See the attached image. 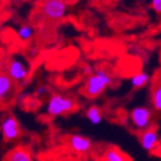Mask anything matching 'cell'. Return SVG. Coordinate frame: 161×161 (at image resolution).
Wrapping results in <instances>:
<instances>
[{"mask_svg":"<svg viewBox=\"0 0 161 161\" xmlns=\"http://www.w3.org/2000/svg\"><path fill=\"white\" fill-rule=\"evenodd\" d=\"M86 117L92 125H98V124H100L103 121L102 109H100L98 106H96V105L90 106V107L86 110Z\"/></svg>","mask_w":161,"mask_h":161,"instance_id":"cell-12","label":"cell"},{"mask_svg":"<svg viewBox=\"0 0 161 161\" xmlns=\"http://www.w3.org/2000/svg\"><path fill=\"white\" fill-rule=\"evenodd\" d=\"M34 1H41V0H34Z\"/></svg>","mask_w":161,"mask_h":161,"instance_id":"cell-19","label":"cell"},{"mask_svg":"<svg viewBox=\"0 0 161 161\" xmlns=\"http://www.w3.org/2000/svg\"><path fill=\"white\" fill-rule=\"evenodd\" d=\"M69 147L77 153H87L92 150V140L81 134H72L69 137Z\"/></svg>","mask_w":161,"mask_h":161,"instance_id":"cell-8","label":"cell"},{"mask_svg":"<svg viewBox=\"0 0 161 161\" xmlns=\"http://www.w3.org/2000/svg\"><path fill=\"white\" fill-rule=\"evenodd\" d=\"M5 161H34L32 152L25 145H15L7 151Z\"/></svg>","mask_w":161,"mask_h":161,"instance_id":"cell-9","label":"cell"},{"mask_svg":"<svg viewBox=\"0 0 161 161\" xmlns=\"http://www.w3.org/2000/svg\"><path fill=\"white\" fill-rule=\"evenodd\" d=\"M151 102L154 110L161 113V82L156 83L153 86V90L151 92Z\"/></svg>","mask_w":161,"mask_h":161,"instance_id":"cell-14","label":"cell"},{"mask_svg":"<svg viewBox=\"0 0 161 161\" xmlns=\"http://www.w3.org/2000/svg\"><path fill=\"white\" fill-rule=\"evenodd\" d=\"M112 82H113L112 75L106 69L99 68L88 75L86 82L83 85L82 92L88 98H96L99 97L106 90V88L112 85Z\"/></svg>","mask_w":161,"mask_h":161,"instance_id":"cell-1","label":"cell"},{"mask_svg":"<svg viewBox=\"0 0 161 161\" xmlns=\"http://www.w3.org/2000/svg\"><path fill=\"white\" fill-rule=\"evenodd\" d=\"M34 36V28L31 25L24 24L17 30V37L23 42H27L33 38Z\"/></svg>","mask_w":161,"mask_h":161,"instance_id":"cell-15","label":"cell"},{"mask_svg":"<svg viewBox=\"0 0 161 161\" xmlns=\"http://www.w3.org/2000/svg\"><path fill=\"white\" fill-rule=\"evenodd\" d=\"M102 161H132L124 152L116 147H107L102 154Z\"/></svg>","mask_w":161,"mask_h":161,"instance_id":"cell-11","label":"cell"},{"mask_svg":"<svg viewBox=\"0 0 161 161\" xmlns=\"http://www.w3.org/2000/svg\"><path fill=\"white\" fill-rule=\"evenodd\" d=\"M6 73L13 79V81H15V83H17V86L24 85L30 75V68L22 59L14 58L7 63Z\"/></svg>","mask_w":161,"mask_h":161,"instance_id":"cell-4","label":"cell"},{"mask_svg":"<svg viewBox=\"0 0 161 161\" xmlns=\"http://www.w3.org/2000/svg\"><path fill=\"white\" fill-rule=\"evenodd\" d=\"M17 95V83L7 73L0 72V108L11 104Z\"/></svg>","mask_w":161,"mask_h":161,"instance_id":"cell-3","label":"cell"},{"mask_svg":"<svg viewBox=\"0 0 161 161\" xmlns=\"http://www.w3.org/2000/svg\"><path fill=\"white\" fill-rule=\"evenodd\" d=\"M140 143L145 151H152L159 143V134L156 129L149 127L141 131L140 134Z\"/></svg>","mask_w":161,"mask_h":161,"instance_id":"cell-10","label":"cell"},{"mask_svg":"<svg viewBox=\"0 0 161 161\" xmlns=\"http://www.w3.org/2000/svg\"><path fill=\"white\" fill-rule=\"evenodd\" d=\"M150 81V75L147 72L142 71V72H139L136 75H134L131 78V86L135 89H140L145 87Z\"/></svg>","mask_w":161,"mask_h":161,"instance_id":"cell-13","label":"cell"},{"mask_svg":"<svg viewBox=\"0 0 161 161\" xmlns=\"http://www.w3.org/2000/svg\"><path fill=\"white\" fill-rule=\"evenodd\" d=\"M42 13L50 20H61L67 14V5L64 0H44Z\"/></svg>","mask_w":161,"mask_h":161,"instance_id":"cell-7","label":"cell"},{"mask_svg":"<svg viewBox=\"0 0 161 161\" xmlns=\"http://www.w3.org/2000/svg\"><path fill=\"white\" fill-rule=\"evenodd\" d=\"M75 108H77V102L72 97L61 94L51 95L46 103V113L53 117L72 113Z\"/></svg>","mask_w":161,"mask_h":161,"instance_id":"cell-2","label":"cell"},{"mask_svg":"<svg viewBox=\"0 0 161 161\" xmlns=\"http://www.w3.org/2000/svg\"><path fill=\"white\" fill-rule=\"evenodd\" d=\"M85 73H86V75H92V67H89V65H86V67H85Z\"/></svg>","mask_w":161,"mask_h":161,"instance_id":"cell-18","label":"cell"},{"mask_svg":"<svg viewBox=\"0 0 161 161\" xmlns=\"http://www.w3.org/2000/svg\"><path fill=\"white\" fill-rule=\"evenodd\" d=\"M151 7L156 13L161 14V0H151Z\"/></svg>","mask_w":161,"mask_h":161,"instance_id":"cell-17","label":"cell"},{"mask_svg":"<svg viewBox=\"0 0 161 161\" xmlns=\"http://www.w3.org/2000/svg\"><path fill=\"white\" fill-rule=\"evenodd\" d=\"M0 131L6 142H14L18 140L22 134L18 119L11 114L6 115L0 122Z\"/></svg>","mask_w":161,"mask_h":161,"instance_id":"cell-5","label":"cell"},{"mask_svg":"<svg viewBox=\"0 0 161 161\" xmlns=\"http://www.w3.org/2000/svg\"><path fill=\"white\" fill-rule=\"evenodd\" d=\"M48 92H50V89H48L47 86H45V85H40V86H37L35 88L34 95L37 97V98H43V97H45L46 95L48 94Z\"/></svg>","mask_w":161,"mask_h":161,"instance_id":"cell-16","label":"cell"},{"mask_svg":"<svg viewBox=\"0 0 161 161\" xmlns=\"http://www.w3.org/2000/svg\"><path fill=\"white\" fill-rule=\"evenodd\" d=\"M152 110L147 106H137L130 113V119L132 125L139 131H143L150 127L152 121Z\"/></svg>","mask_w":161,"mask_h":161,"instance_id":"cell-6","label":"cell"}]
</instances>
